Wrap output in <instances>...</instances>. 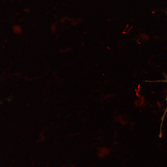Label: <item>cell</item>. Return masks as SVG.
Returning <instances> with one entry per match:
<instances>
[{
	"label": "cell",
	"mask_w": 167,
	"mask_h": 167,
	"mask_svg": "<svg viewBox=\"0 0 167 167\" xmlns=\"http://www.w3.org/2000/svg\"><path fill=\"white\" fill-rule=\"evenodd\" d=\"M166 100L167 101V98H166ZM167 113V106L166 107V108L164 111V113H163V114L161 118V125H160V131H161V128L162 127V125H163V121H164V119L165 118V115L166 114V113Z\"/></svg>",
	"instance_id": "1"
},
{
	"label": "cell",
	"mask_w": 167,
	"mask_h": 167,
	"mask_svg": "<svg viewBox=\"0 0 167 167\" xmlns=\"http://www.w3.org/2000/svg\"><path fill=\"white\" fill-rule=\"evenodd\" d=\"M161 82H165V83H167V78H166L165 79V80H161V81H160Z\"/></svg>",
	"instance_id": "2"
},
{
	"label": "cell",
	"mask_w": 167,
	"mask_h": 167,
	"mask_svg": "<svg viewBox=\"0 0 167 167\" xmlns=\"http://www.w3.org/2000/svg\"><path fill=\"white\" fill-rule=\"evenodd\" d=\"M166 13H167V12H166Z\"/></svg>",
	"instance_id": "3"
}]
</instances>
